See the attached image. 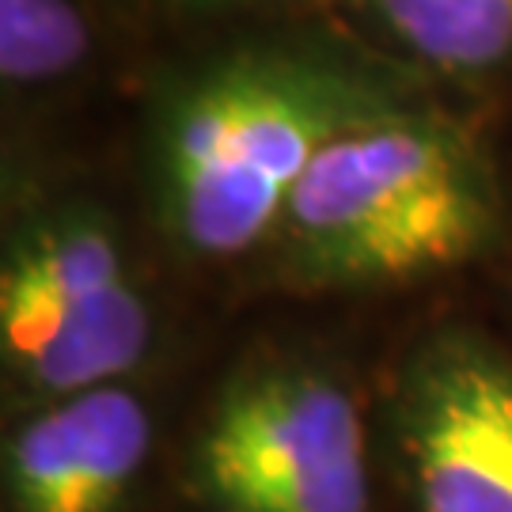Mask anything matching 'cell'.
I'll return each mask as SVG.
<instances>
[{"mask_svg":"<svg viewBox=\"0 0 512 512\" xmlns=\"http://www.w3.org/2000/svg\"><path fill=\"white\" fill-rule=\"evenodd\" d=\"M395 88L342 61L251 50L183 84L156 141L160 217L175 243L232 258L274 236L315 156L403 110Z\"/></svg>","mask_w":512,"mask_h":512,"instance_id":"cell-1","label":"cell"},{"mask_svg":"<svg viewBox=\"0 0 512 512\" xmlns=\"http://www.w3.org/2000/svg\"><path fill=\"white\" fill-rule=\"evenodd\" d=\"M497 224V190L456 126L395 110L330 141L296 183L274 236L308 285H399L475 258Z\"/></svg>","mask_w":512,"mask_h":512,"instance_id":"cell-2","label":"cell"},{"mask_svg":"<svg viewBox=\"0 0 512 512\" xmlns=\"http://www.w3.org/2000/svg\"><path fill=\"white\" fill-rule=\"evenodd\" d=\"M152 342V311L118 236L88 209L19 228L0 270V349L19 391L65 399L118 384Z\"/></svg>","mask_w":512,"mask_h":512,"instance_id":"cell-3","label":"cell"},{"mask_svg":"<svg viewBox=\"0 0 512 512\" xmlns=\"http://www.w3.org/2000/svg\"><path fill=\"white\" fill-rule=\"evenodd\" d=\"M194 482L213 512H368L361 406L323 368H247L205 421Z\"/></svg>","mask_w":512,"mask_h":512,"instance_id":"cell-4","label":"cell"},{"mask_svg":"<svg viewBox=\"0 0 512 512\" xmlns=\"http://www.w3.org/2000/svg\"><path fill=\"white\" fill-rule=\"evenodd\" d=\"M418 512H512V361L475 338L421 353L399 410Z\"/></svg>","mask_w":512,"mask_h":512,"instance_id":"cell-5","label":"cell"},{"mask_svg":"<svg viewBox=\"0 0 512 512\" xmlns=\"http://www.w3.org/2000/svg\"><path fill=\"white\" fill-rule=\"evenodd\" d=\"M148 448V406L122 384L42 403L4 452L8 512H122Z\"/></svg>","mask_w":512,"mask_h":512,"instance_id":"cell-6","label":"cell"},{"mask_svg":"<svg viewBox=\"0 0 512 512\" xmlns=\"http://www.w3.org/2000/svg\"><path fill=\"white\" fill-rule=\"evenodd\" d=\"M391 35L444 73H482L512 54V0H372Z\"/></svg>","mask_w":512,"mask_h":512,"instance_id":"cell-7","label":"cell"},{"mask_svg":"<svg viewBox=\"0 0 512 512\" xmlns=\"http://www.w3.org/2000/svg\"><path fill=\"white\" fill-rule=\"evenodd\" d=\"M88 54V23L73 0H0V73L8 84H42Z\"/></svg>","mask_w":512,"mask_h":512,"instance_id":"cell-8","label":"cell"}]
</instances>
